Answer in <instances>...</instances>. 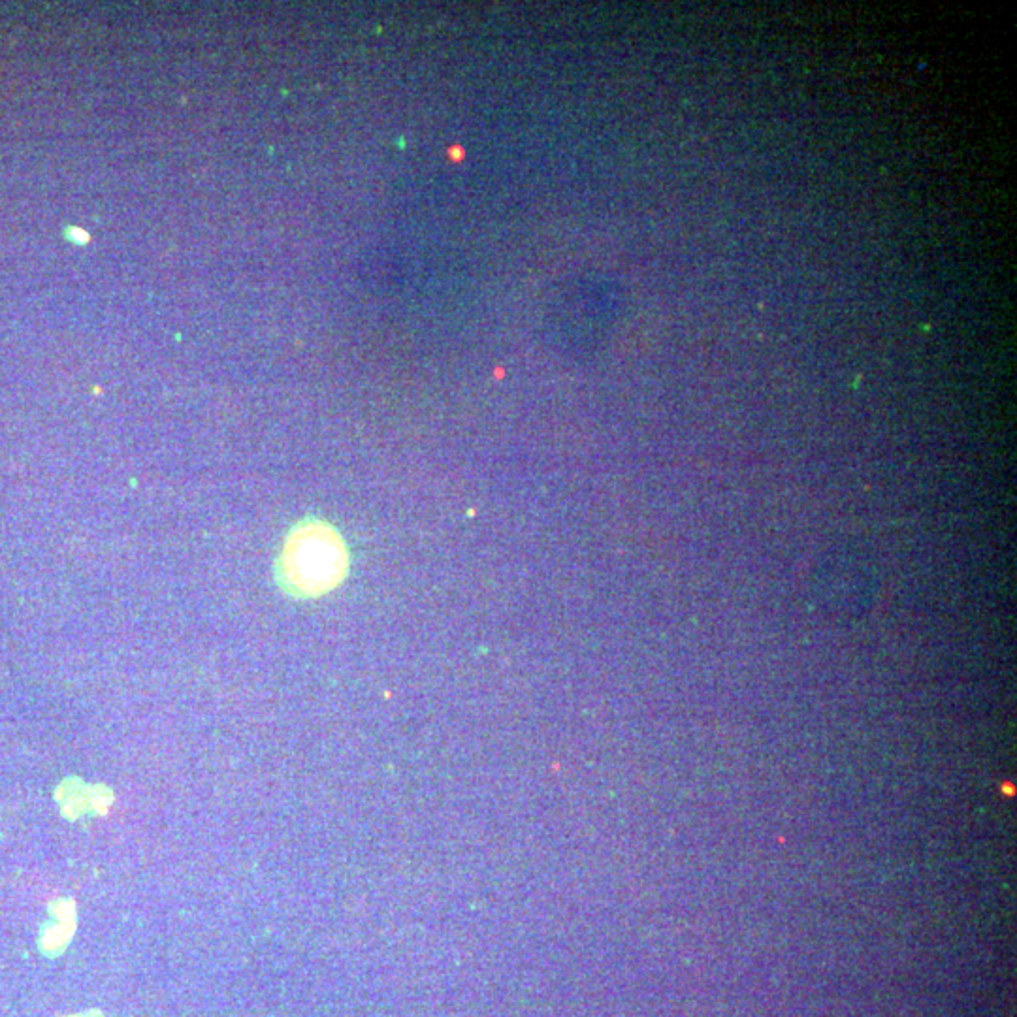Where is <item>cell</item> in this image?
<instances>
[{
  "label": "cell",
  "mask_w": 1017,
  "mask_h": 1017,
  "mask_svg": "<svg viewBox=\"0 0 1017 1017\" xmlns=\"http://www.w3.org/2000/svg\"><path fill=\"white\" fill-rule=\"evenodd\" d=\"M349 547L330 522L306 518L287 533L275 565L287 596L315 599L336 590L349 575Z\"/></svg>",
  "instance_id": "6da1fadb"
},
{
  "label": "cell",
  "mask_w": 1017,
  "mask_h": 1017,
  "mask_svg": "<svg viewBox=\"0 0 1017 1017\" xmlns=\"http://www.w3.org/2000/svg\"><path fill=\"white\" fill-rule=\"evenodd\" d=\"M65 238L68 242L78 245V247H85V245L91 243V234L87 230H83V228H78V226H68Z\"/></svg>",
  "instance_id": "7a4b0ae2"
},
{
  "label": "cell",
  "mask_w": 1017,
  "mask_h": 1017,
  "mask_svg": "<svg viewBox=\"0 0 1017 1017\" xmlns=\"http://www.w3.org/2000/svg\"><path fill=\"white\" fill-rule=\"evenodd\" d=\"M72 1017H89V1016H72Z\"/></svg>",
  "instance_id": "3957f363"
}]
</instances>
